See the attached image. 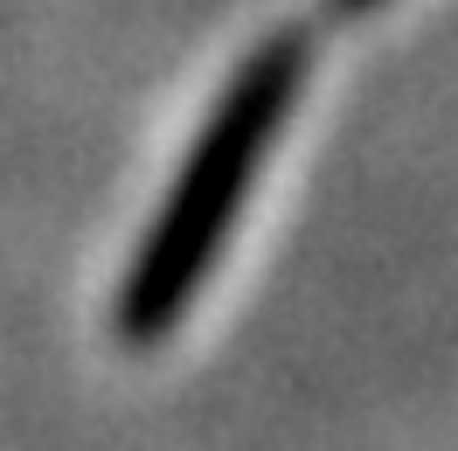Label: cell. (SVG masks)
Segmentation results:
<instances>
[{"label": "cell", "instance_id": "obj_2", "mask_svg": "<svg viewBox=\"0 0 458 451\" xmlns=\"http://www.w3.org/2000/svg\"><path fill=\"white\" fill-rule=\"evenodd\" d=\"M347 7H375V0H347Z\"/></svg>", "mask_w": 458, "mask_h": 451}, {"label": "cell", "instance_id": "obj_1", "mask_svg": "<svg viewBox=\"0 0 458 451\" xmlns=\"http://www.w3.org/2000/svg\"><path fill=\"white\" fill-rule=\"evenodd\" d=\"M299 63H306L299 42H271V49L236 77L229 105L216 112L201 153L188 160L181 188H174V208H167V223H160V236L146 243L140 271L125 285V334H140V340L167 334L174 312L188 306L195 278L216 264V243L229 236L236 201L250 188L258 160L271 153V132H278L292 90H299Z\"/></svg>", "mask_w": 458, "mask_h": 451}]
</instances>
